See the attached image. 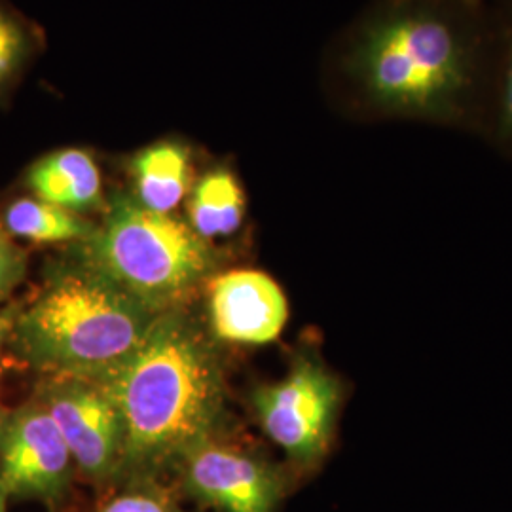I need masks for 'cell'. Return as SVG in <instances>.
I'll use <instances>...</instances> for the list:
<instances>
[{"label": "cell", "mask_w": 512, "mask_h": 512, "mask_svg": "<svg viewBox=\"0 0 512 512\" xmlns=\"http://www.w3.org/2000/svg\"><path fill=\"white\" fill-rule=\"evenodd\" d=\"M209 313L215 336L239 344H268L287 323V298L270 275L238 270L213 279Z\"/></svg>", "instance_id": "9c48e42d"}, {"label": "cell", "mask_w": 512, "mask_h": 512, "mask_svg": "<svg viewBox=\"0 0 512 512\" xmlns=\"http://www.w3.org/2000/svg\"><path fill=\"white\" fill-rule=\"evenodd\" d=\"M69 446L76 469L88 480L103 484L120 476L124 458V423L107 389L97 382L52 376L38 389Z\"/></svg>", "instance_id": "8992f818"}, {"label": "cell", "mask_w": 512, "mask_h": 512, "mask_svg": "<svg viewBox=\"0 0 512 512\" xmlns=\"http://www.w3.org/2000/svg\"><path fill=\"white\" fill-rule=\"evenodd\" d=\"M25 277V255L14 245L6 228L0 226V302L12 293Z\"/></svg>", "instance_id": "2e32d148"}, {"label": "cell", "mask_w": 512, "mask_h": 512, "mask_svg": "<svg viewBox=\"0 0 512 512\" xmlns=\"http://www.w3.org/2000/svg\"><path fill=\"white\" fill-rule=\"evenodd\" d=\"M74 459L54 418L40 401L0 421V490L59 503L71 488Z\"/></svg>", "instance_id": "52a82bcc"}, {"label": "cell", "mask_w": 512, "mask_h": 512, "mask_svg": "<svg viewBox=\"0 0 512 512\" xmlns=\"http://www.w3.org/2000/svg\"><path fill=\"white\" fill-rule=\"evenodd\" d=\"M4 499H6V494L0 490V512H6V509H4Z\"/></svg>", "instance_id": "d6986e66"}, {"label": "cell", "mask_w": 512, "mask_h": 512, "mask_svg": "<svg viewBox=\"0 0 512 512\" xmlns=\"http://www.w3.org/2000/svg\"><path fill=\"white\" fill-rule=\"evenodd\" d=\"M124 423L120 476L145 480L215 439L224 414L219 353L181 310L158 315L128 365L103 382Z\"/></svg>", "instance_id": "6da1fadb"}, {"label": "cell", "mask_w": 512, "mask_h": 512, "mask_svg": "<svg viewBox=\"0 0 512 512\" xmlns=\"http://www.w3.org/2000/svg\"><path fill=\"white\" fill-rule=\"evenodd\" d=\"M245 215V198L236 177L228 169L207 173L194 188L190 200L192 230L203 239L236 232Z\"/></svg>", "instance_id": "7c38bea8"}, {"label": "cell", "mask_w": 512, "mask_h": 512, "mask_svg": "<svg viewBox=\"0 0 512 512\" xmlns=\"http://www.w3.org/2000/svg\"><path fill=\"white\" fill-rule=\"evenodd\" d=\"M27 183L38 200L67 211L92 209L101 202V173L90 152L65 148L31 167Z\"/></svg>", "instance_id": "30bf717a"}, {"label": "cell", "mask_w": 512, "mask_h": 512, "mask_svg": "<svg viewBox=\"0 0 512 512\" xmlns=\"http://www.w3.org/2000/svg\"><path fill=\"white\" fill-rule=\"evenodd\" d=\"M16 315H18V310H16V308L0 311V342H2L10 332H12L14 321H16Z\"/></svg>", "instance_id": "e0dca14e"}, {"label": "cell", "mask_w": 512, "mask_h": 512, "mask_svg": "<svg viewBox=\"0 0 512 512\" xmlns=\"http://www.w3.org/2000/svg\"><path fill=\"white\" fill-rule=\"evenodd\" d=\"M27 52L29 40L23 27L0 12V88L16 74Z\"/></svg>", "instance_id": "9a60e30c"}, {"label": "cell", "mask_w": 512, "mask_h": 512, "mask_svg": "<svg viewBox=\"0 0 512 512\" xmlns=\"http://www.w3.org/2000/svg\"><path fill=\"white\" fill-rule=\"evenodd\" d=\"M353 65L370 97L389 109L439 110L465 84L458 38L429 16H401L374 27Z\"/></svg>", "instance_id": "277c9868"}, {"label": "cell", "mask_w": 512, "mask_h": 512, "mask_svg": "<svg viewBox=\"0 0 512 512\" xmlns=\"http://www.w3.org/2000/svg\"><path fill=\"white\" fill-rule=\"evenodd\" d=\"M131 171L135 200L150 211L169 215L188 190L190 156L183 145L162 141L141 150L131 162Z\"/></svg>", "instance_id": "8fae6325"}, {"label": "cell", "mask_w": 512, "mask_h": 512, "mask_svg": "<svg viewBox=\"0 0 512 512\" xmlns=\"http://www.w3.org/2000/svg\"><path fill=\"white\" fill-rule=\"evenodd\" d=\"M505 120L512 128V59L509 74H507V88H505Z\"/></svg>", "instance_id": "ac0fdd59"}, {"label": "cell", "mask_w": 512, "mask_h": 512, "mask_svg": "<svg viewBox=\"0 0 512 512\" xmlns=\"http://www.w3.org/2000/svg\"><path fill=\"white\" fill-rule=\"evenodd\" d=\"M184 492L217 512H275L283 480L274 467L238 448L205 440L175 465Z\"/></svg>", "instance_id": "ba28073f"}, {"label": "cell", "mask_w": 512, "mask_h": 512, "mask_svg": "<svg viewBox=\"0 0 512 512\" xmlns=\"http://www.w3.org/2000/svg\"><path fill=\"white\" fill-rule=\"evenodd\" d=\"M253 403L266 435L298 465L325 456L340 403L338 380L325 366L298 359L287 378L260 387Z\"/></svg>", "instance_id": "5b68a950"}, {"label": "cell", "mask_w": 512, "mask_h": 512, "mask_svg": "<svg viewBox=\"0 0 512 512\" xmlns=\"http://www.w3.org/2000/svg\"><path fill=\"white\" fill-rule=\"evenodd\" d=\"M133 482L131 490L114 497L101 512H186L171 495L152 484V478Z\"/></svg>", "instance_id": "5bb4252c"}, {"label": "cell", "mask_w": 512, "mask_h": 512, "mask_svg": "<svg viewBox=\"0 0 512 512\" xmlns=\"http://www.w3.org/2000/svg\"><path fill=\"white\" fill-rule=\"evenodd\" d=\"M4 228L8 234L31 239L37 243L84 241L95 230L92 222L78 217L73 211L42 200H18L4 213Z\"/></svg>", "instance_id": "4fadbf2b"}, {"label": "cell", "mask_w": 512, "mask_h": 512, "mask_svg": "<svg viewBox=\"0 0 512 512\" xmlns=\"http://www.w3.org/2000/svg\"><path fill=\"white\" fill-rule=\"evenodd\" d=\"M78 258L154 313L181 310L217 264L192 226L124 194L112 200L92 236L78 243Z\"/></svg>", "instance_id": "3957f363"}, {"label": "cell", "mask_w": 512, "mask_h": 512, "mask_svg": "<svg viewBox=\"0 0 512 512\" xmlns=\"http://www.w3.org/2000/svg\"><path fill=\"white\" fill-rule=\"evenodd\" d=\"M158 315L76 258L55 268L37 298L18 311L10 334L35 368L103 384L145 344Z\"/></svg>", "instance_id": "7a4b0ae2"}]
</instances>
